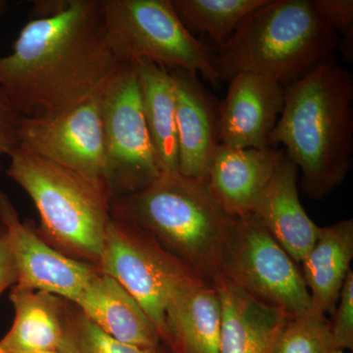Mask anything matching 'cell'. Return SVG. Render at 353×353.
<instances>
[{
    "label": "cell",
    "mask_w": 353,
    "mask_h": 353,
    "mask_svg": "<svg viewBox=\"0 0 353 353\" xmlns=\"http://www.w3.org/2000/svg\"><path fill=\"white\" fill-rule=\"evenodd\" d=\"M124 65L108 43L102 0H68L23 27L0 57V90L24 117L51 118L101 94Z\"/></svg>",
    "instance_id": "6da1fadb"
},
{
    "label": "cell",
    "mask_w": 353,
    "mask_h": 353,
    "mask_svg": "<svg viewBox=\"0 0 353 353\" xmlns=\"http://www.w3.org/2000/svg\"><path fill=\"white\" fill-rule=\"evenodd\" d=\"M270 145H282L306 196L321 201L347 178L353 154V78L333 57L285 88Z\"/></svg>",
    "instance_id": "7a4b0ae2"
},
{
    "label": "cell",
    "mask_w": 353,
    "mask_h": 353,
    "mask_svg": "<svg viewBox=\"0 0 353 353\" xmlns=\"http://www.w3.org/2000/svg\"><path fill=\"white\" fill-rule=\"evenodd\" d=\"M111 215L152 234L167 252L214 285L234 217L223 210L205 181L161 173L145 189L113 199Z\"/></svg>",
    "instance_id": "3957f363"
},
{
    "label": "cell",
    "mask_w": 353,
    "mask_h": 353,
    "mask_svg": "<svg viewBox=\"0 0 353 353\" xmlns=\"http://www.w3.org/2000/svg\"><path fill=\"white\" fill-rule=\"evenodd\" d=\"M340 38L316 12L312 0H267L212 48L219 81L239 73L268 77L289 87L334 57Z\"/></svg>",
    "instance_id": "277c9868"
},
{
    "label": "cell",
    "mask_w": 353,
    "mask_h": 353,
    "mask_svg": "<svg viewBox=\"0 0 353 353\" xmlns=\"http://www.w3.org/2000/svg\"><path fill=\"white\" fill-rule=\"evenodd\" d=\"M6 174L31 197L39 214L37 232L71 259L101 263L111 215L108 188L18 145Z\"/></svg>",
    "instance_id": "5b68a950"
},
{
    "label": "cell",
    "mask_w": 353,
    "mask_h": 353,
    "mask_svg": "<svg viewBox=\"0 0 353 353\" xmlns=\"http://www.w3.org/2000/svg\"><path fill=\"white\" fill-rule=\"evenodd\" d=\"M106 39L121 63L145 60L219 85L210 48L183 25L171 0H102Z\"/></svg>",
    "instance_id": "8992f818"
},
{
    "label": "cell",
    "mask_w": 353,
    "mask_h": 353,
    "mask_svg": "<svg viewBox=\"0 0 353 353\" xmlns=\"http://www.w3.org/2000/svg\"><path fill=\"white\" fill-rule=\"evenodd\" d=\"M221 276L288 314L311 307L307 287L296 262L252 214L234 217Z\"/></svg>",
    "instance_id": "52a82bcc"
},
{
    "label": "cell",
    "mask_w": 353,
    "mask_h": 353,
    "mask_svg": "<svg viewBox=\"0 0 353 353\" xmlns=\"http://www.w3.org/2000/svg\"><path fill=\"white\" fill-rule=\"evenodd\" d=\"M106 183L113 199L145 189L161 174L150 139L134 63L117 72L101 94Z\"/></svg>",
    "instance_id": "ba28073f"
},
{
    "label": "cell",
    "mask_w": 353,
    "mask_h": 353,
    "mask_svg": "<svg viewBox=\"0 0 353 353\" xmlns=\"http://www.w3.org/2000/svg\"><path fill=\"white\" fill-rule=\"evenodd\" d=\"M97 271L117 281L137 299L165 345L169 294L173 285L192 271L189 267L145 230L112 217Z\"/></svg>",
    "instance_id": "9c48e42d"
},
{
    "label": "cell",
    "mask_w": 353,
    "mask_h": 353,
    "mask_svg": "<svg viewBox=\"0 0 353 353\" xmlns=\"http://www.w3.org/2000/svg\"><path fill=\"white\" fill-rule=\"evenodd\" d=\"M19 146L108 187L101 94L54 117L23 116Z\"/></svg>",
    "instance_id": "30bf717a"
},
{
    "label": "cell",
    "mask_w": 353,
    "mask_h": 353,
    "mask_svg": "<svg viewBox=\"0 0 353 353\" xmlns=\"http://www.w3.org/2000/svg\"><path fill=\"white\" fill-rule=\"evenodd\" d=\"M0 218L17 270L15 285L48 292L74 303L99 273L92 265L66 256L48 245L37 232V227L20 219L17 209L2 190Z\"/></svg>",
    "instance_id": "8fae6325"
},
{
    "label": "cell",
    "mask_w": 353,
    "mask_h": 353,
    "mask_svg": "<svg viewBox=\"0 0 353 353\" xmlns=\"http://www.w3.org/2000/svg\"><path fill=\"white\" fill-rule=\"evenodd\" d=\"M218 105V139L233 148H270L284 106L285 88L268 77L239 73Z\"/></svg>",
    "instance_id": "7c38bea8"
},
{
    "label": "cell",
    "mask_w": 353,
    "mask_h": 353,
    "mask_svg": "<svg viewBox=\"0 0 353 353\" xmlns=\"http://www.w3.org/2000/svg\"><path fill=\"white\" fill-rule=\"evenodd\" d=\"M221 315L214 285L188 272L169 294L165 347L169 353H219Z\"/></svg>",
    "instance_id": "4fadbf2b"
},
{
    "label": "cell",
    "mask_w": 353,
    "mask_h": 353,
    "mask_svg": "<svg viewBox=\"0 0 353 353\" xmlns=\"http://www.w3.org/2000/svg\"><path fill=\"white\" fill-rule=\"evenodd\" d=\"M274 146L233 148L218 145L206 183L211 194L231 217L252 214V209L284 157Z\"/></svg>",
    "instance_id": "5bb4252c"
},
{
    "label": "cell",
    "mask_w": 353,
    "mask_h": 353,
    "mask_svg": "<svg viewBox=\"0 0 353 353\" xmlns=\"http://www.w3.org/2000/svg\"><path fill=\"white\" fill-rule=\"evenodd\" d=\"M175 83L179 172L206 181L218 139V108L196 74L168 70Z\"/></svg>",
    "instance_id": "9a60e30c"
},
{
    "label": "cell",
    "mask_w": 353,
    "mask_h": 353,
    "mask_svg": "<svg viewBox=\"0 0 353 353\" xmlns=\"http://www.w3.org/2000/svg\"><path fill=\"white\" fill-rule=\"evenodd\" d=\"M297 180L299 169L285 154L252 214L294 262L301 263L314 245L319 226L299 201Z\"/></svg>",
    "instance_id": "2e32d148"
},
{
    "label": "cell",
    "mask_w": 353,
    "mask_h": 353,
    "mask_svg": "<svg viewBox=\"0 0 353 353\" xmlns=\"http://www.w3.org/2000/svg\"><path fill=\"white\" fill-rule=\"evenodd\" d=\"M73 303L114 340L146 348L164 345L141 304L108 275L97 273Z\"/></svg>",
    "instance_id": "e0dca14e"
},
{
    "label": "cell",
    "mask_w": 353,
    "mask_h": 353,
    "mask_svg": "<svg viewBox=\"0 0 353 353\" xmlns=\"http://www.w3.org/2000/svg\"><path fill=\"white\" fill-rule=\"evenodd\" d=\"M219 353H272L288 313L262 303L221 276Z\"/></svg>",
    "instance_id": "ac0fdd59"
},
{
    "label": "cell",
    "mask_w": 353,
    "mask_h": 353,
    "mask_svg": "<svg viewBox=\"0 0 353 353\" xmlns=\"http://www.w3.org/2000/svg\"><path fill=\"white\" fill-rule=\"evenodd\" d=\"M353 220L319 227L312 248L301 262L311 307L333 314L345 279L352 271Z\"/></svg>",
    "instance_id": "d6986e66"
},
{
    "label": "cell",
    "mask_w": 353,
    "mask_h": 353,
    "mask_svg": "<svg viewBox=\"0 0 353 353\" xmlns=\"http://www.w3.org/2000/svg\"><path fill=\"white\" fill-rule=\"evenodd\" d=\"M14 308L10 330L0 340V353L58 350L64 336L65 299L13 285L9 296Z\"/></svg>",
    "instance_id": "ffe728a7"
},
{
    "label": "cell",
    "mask_w": 353,
    "mask_h": 353,
    "mask_svg": "<svg viewBox=\"0 0 353 353\" xmlns=\"http://www.w3.org/2000/svg\"><path fill=\"white\" fill-rule=\"evenodd\" d=\"M141 108L159 170L179 172L175 83L168 70L152 62H134Z\"/></svg>",
    "instance_id": "44dd1931"
},
{
    "label": "cell",
    "mask_w": 353,
    "mask_h": 353,
    "mask_svg": "<svg viewBox=\"0 0 353 353\" xmlns=\"http://www.w3.org/2000/svg\"><path fill=\"white\" fill-rule=\"evenodd\" d=\"M181 22L190 32L206 34L216 46L233 36L246 16L267 0H171Z\"/></svg>",
    "instance_id": "7402d4cb"
},
{
    "label": "cell",
    "mask_w": 353,
    "mask_h": 353,
    "mask_svg": "<svg viewBox=\"0 0 353 353\" xmlns=\"http://www.w3.org/2000/svg\"><path fill=\"white\" fill-rule=\"evenodd\" d=\"M61 353H169L165 345L146 348L114 340L83 314L78 306L65 299L64 336Z\"/></svg>",
    "instance_id": "603a6c76"
},
{
    "label": "cell",
    "mask_w": 353,
    "mask_h": 353,
    "mask_svg": "<svg viewBox=\"0 0 353 353\" xmlns=\"http://www.w3.org/2000/svg\"><path fill=\"white\" fill-rule=\"evenodd\" d=\"M336 350L326 315L310 307L288 314L272 353H334Z\"/></svg>",
    "instance_id": "cb8c5ba5"
},
{
    "label": "cell",
    "mask_w": 353,
    "mask_h": 353,
    "mask_svg": "<svg viewBox=\"0 0 353 353\" xmlns=\"http://www.w3.org/2000/svg\"><path fill=\"white\" fill-rule=\"evenodd\" d=\"M316 12L340 38L341 52L348 61L353 58L352 0H312Z\"/></svg>",
    "instance_id": "d4e9b609"
},
{
    "label": "cell",
    "mask_w": 353,
    "mask_h": 353,
    "mask_svg": "<svg viewBox=\"0 0 353 353\" xmlns=\"http://www.w3.org/2000/svg\"><path fill=\"white\" fill-rule=\"evenodd\" d=\"M330 321L334 345L338 350H353V272L350 271Z\"/></svg>",
    "instance_id": "484cf974"
},
{
    "label": "cell",
    "mask_w": 353,
    "mask_h": 353,
    "mask_svg": "<svg viewBox=\"0 0 353 353\" xmlns=\"http://www.w3.org/2000/svg\"><path fill=\"white\" fill-rule=\"evenodd\" d=\"M21 115L6 95L0 90V170L2 168V160L14 152L19 145V129Z\"/></svg>",
    "instance_id": "4316f807"
},
{
    "label": "cell",
    "mask_w": 353,
    "mask_h": 353,
    "mask_svg": "<svg viewBox=\"0 0 353 353\" xmlns=\"http://www.w3.org/2000/svg\"><path fill=\"white\" fill-rule=\"evenodd\" d=\"M17 283V270L6 229L0 234V296Z\"/></svg>",
    "instance_id": "83f0119b"
},
{
    "label": "cell",
    "mask_w": 353,
    "mask_h": 353,
    "mask_svg": "<svg viewBox=\"0 0 353 353\" xmlns=\"http://www.w3.org/2000/svg\"><path fill=\"white\" fill-rule=\"evenodd\" d=\"M68 3V0H53V1H34L32 19H41L61 12Z\"/></svg>",
    "instance_id": "f1b7e54d"
},
{
    "label": "cell",
    "mask_w": 353,
    "mask_h": 353,
    "mask_svg": "<svg viewBox=\"0 0 353 353\" xmlns=\"http://www.w3.org/2000/svg\"><path fill=\"white\" fill-rule=\"evenodd\" d=\"M4 231V225L3 223H2L1 218H0V234L3 233Z\"/></svg>",
    "instance_id": "f546056e"
},
{
    "label": "cell",
    "mask_w": 353,
    "mask_h": 353,
    "mask_svg": "<svg viewBox=\"0 0 353 353\" xmlns=\"http://www.w3.org/2000/svg\"><path fill=\"white\" fill-rule=\"evenodd\" d=\"M34 353H61L59 352V350H48V352H34Z\"/></svg>",
    "instance_id": "4dcf8cb0"
},
{
    "label": "cell",
    "mask_w": 353,
    "mask_h": 353,
    "mask_svg": "<svg viewBox=\"0 0 353 353\" xmlns=\"http://www.w3.org/2000/svg\"><path fill=\"white\" fill-rule=\"evenodd\" d=\"M334 353H347L345 352H343V350H336Z\"/></svg>",
    "instance_id": "1f68e13d"
},
{
    "label": "cell",
    "mask_w": 353,
    "mask_h": 353,
    "mask_svg": "<svg viewBox=\"0 0 353 353\" xmlns=\"http://www.w3.org/2000/svg\"><path fill=\"white\" fill-rule=\"evenodd\" d=\"M3 2L0 1V11H1L2 6H3Z\"/></svg>",
    "instance_id": "d6a6232c"
}]
</instances>
